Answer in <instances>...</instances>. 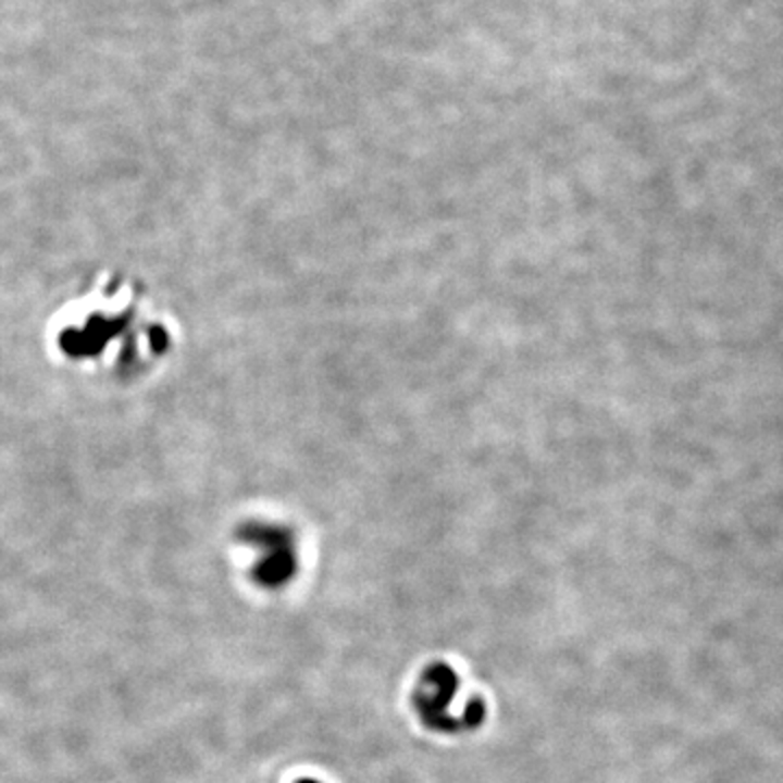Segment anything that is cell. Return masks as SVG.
I'll use <instances>...</instances> for the list:
<instances>
[{
	"label": "cell",
	"instance_id": "obj_1",
	"mask_svg": "<svg viewBox=\"0 0 783 783\" xmlns=\"http://www.w3.org/2000/svg\"><path fill=\"white\" fill-rule=\"evenodd\" d=\"M257 550L250 576L259 587L278 589L298 572V542L289 526L272 522H248L237 533Z\"/></svg>",
	"mask_w": 783,
	"mask_h": 783
},
{
	"label": "cell",
	"instance_id": "obj_2",
	"mask_svg": "<svg viewBox=\"0 0 783 783\" xmlns=\"http://www.w3.org/2000/svg\"><path fill=\"white\" fill-rule=\"evenodd\" d=\"M459 692V676L455 668L444 661L426 666L411 692V703L420 722L435 733H463L450 705Z\"/></svg>",
	"mask_w": 783,
	"mask_h": 783
},
{
	"label": "cell",
	"instance_id": "obj_3",
	"mask_svg": "<svg viewBox=\"0 0 783 783\" xmlns=\"http://www.w3.org/2000/svg\"><path fill=\"white\" fill-rule=\"evenodd\" d=\"M296 783H320V781H315V779H298Z\"/></svg>",
	"mask_w": 783,
	"mask_h": 783
}]
</instances>
